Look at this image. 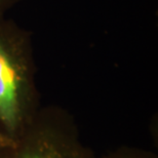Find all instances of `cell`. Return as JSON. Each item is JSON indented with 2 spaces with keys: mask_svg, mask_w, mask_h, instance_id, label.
<instances>
[{
  "mask_svg": "<svg viewBox=\"0 0 158 158\" xmlns=\"http://www.w3.org/2000/svg\"><path fill=\"white\" fill-rule=\"evenodd\" d=\"M32 34L0 19V137L12 144L22 137L41 109L36 86Z\"/></svg>",
  "mask_w": 158,
  "mask_h": 158,
  "instance_id": "1",
  "label": "cell"
},
{
  "mask_svg": "<svg viewBox=\"0 0 158 158\" xmlns=\"http://www.w3.org/2000/svg\"><path fill=\"white\" fill-rule=\"evenodd\" d=\"M0 158H97L83 143L70 113L41 107L20 139L0 149Z\"/></svg>",
  "mask_w": 158,
  "mask_h": 158,
  "instance_id": "2",
  "label": "cell"
},
{
  "mask_svg": "<svg viewBox=\"0 0 158 158\" xmlns=\"http://www.w3.org/2000/svg\"><path fill=\"white\" fill-rule=\"evenodd\" d=\"M97 158H158L152 151L138 147L122 146Z\"/></svg>",
  "mask_w": 158,
  "mask_h": 158,
  "instance_id": "3",
  "label": "cell"
},
{
  "mask_svg": "<svg viewBox=\"0 0 158 158\" xmlns=\"http://www.w3.org/2000/svg\"><path fill=\"white\" fill-rule=\"evenodd\" d=\"M21 1L23 0H0V19L5 17L6 12Z\"/></svg>",
  "mask_w": 158,
  "mask_h": 158,
  "instance_id": "4",
  "label": "cell"
},
{
  "mask_svg": "<svg viewBox=\"0 0 158 158\" xmlns=\"http://www.w3.org/2000/svg\"><path fill=\"white\" fill-rule=\"evenodd\" d=\"M5 145H7V143H5V142L1 139V137H0V149H1L2 147H4Z\"/></svg>",
  "mask_w": 158,
  "mask_h": 158,
  "instance_id": "5",
  "label": "cell"
}]
</instances>
